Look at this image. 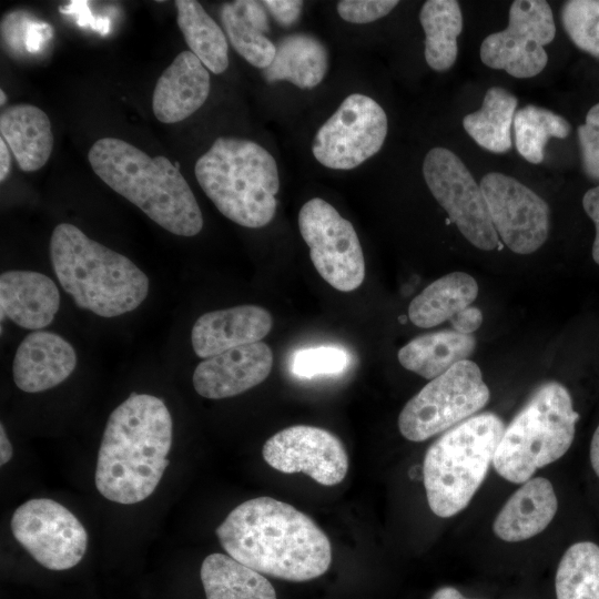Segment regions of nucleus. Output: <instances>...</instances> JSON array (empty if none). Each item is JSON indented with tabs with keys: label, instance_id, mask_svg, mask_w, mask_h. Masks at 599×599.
<instances>
[{
	"label": "nucleus",
	"instance_id": "f257e3e1",
	"mask_svg": "<svg viewBox=\"0 0 599 599\" xmlns=\"http://www.w3.org/2000/svg\"><path fill=\"white\" fill-rule=\"evenodd\" d=\"M216 536L233 559L283 580H312L332 562L331 542L315 521L267 496L235 507L216 528Z\"/></svg>",
	"mask_w": 599,
	"mask_h": 599
},
{
	"label": "nucleus",
	"instance_id": "f03ea898",
	"mask_svg": "<svg viewBox=\"0 0 599 599\" xmlns=\"http://www.w3.org/2000/svg\"><path fill=\"white\" fill-rule=\"evenodd\" d=\"M172 438V417L164 402L132 393L108 418L94 473L99 493L122 505L146 499L169 466Z\"/></svg>",
	"mask_w": 599,
	"mask_h": 599
},
{
	"label": "nucleus",
	"instance_id": "7ed1b4c3",
	"mask_svg": "<svg viewBox=\"0 0 599 599\" xmlns=\"http://www.w3.org/2000/svg\"><path fill=\"white\" fill-rule=\"evenodd\" d=\"M88 158L108 186L161 227L180 236H194L202 230L197 201L179 167L165 156L152 158L124 140L101 138Z\"/></svg>",
	"mask_w": 599,
	"mask_h": 599
},
{
	"label": "nucleus",
	"instance_id": "20e7f679",
	"mask_svg": "<svg viewBox=\"0 0 599 599\" xmlns=\"http://www.w3.org/2000/svg\"><path fill=\"white\" fill-rule=\"evenodd\" d=\"M49 251L61 287L80 308L115 317L134 311L148 296L149 278L144 272L75 225H57Z\"/></svg>",
	"mask_w": 599,
	"mask_h": 599
},
{
	"label": "nucleus",
	"instance_id": "39448f33",
	"mask_svg": "<svg viewBox=\"0 0 599 599\" xmlns=\"http://www.w3.org/2000/svg\"><path fill=\"white\" fill-rule=\"evenodd\" d=\"M194 173L206 196L232 222L258 229L273 220L278 169L273 155L258 143L220 136L197 159Z\"/></svg>",
	"mask_w": 599,
	"mask_h": 599
},
{
	"label": "nucleus",
	"instance_id": "423d86ee",
	"mask_svg": "<svg viewBox=\"0 0 599 599\" xmlns=\"http://www.w3.org/2000/svg\"><path fill=\"white\" fill-rule=\"evenodd\" d=\"M505 425L494 413L471 416L427 449L423 480L430 510L455 516L468 506L493 465Z\"/></svg>",
	"mask_w": 599,
	"mask_h": 599
},
{
	"label": "nucleus",
	"instance_id": "0eeeda50",
	"mask_svg": "<svg viewBox=\"0 0 599 599\" xmlns=\"http://www.w3.org/2000/svg\"><path fill=\"white\" fill-rule=\"evenodd\" d=\"M578 419L568 389L558 382L544 383L505 427L494 468L506 480L524 484L568 451Z\"/></svg>",
	"mask_w": 599,
	"mask_h": 599
},
{
	"label": "nucleus",
	"instance_id": "6e6552de",
	"mask_svg": "<svg viewBox=\"0 0 599 599\" xmlns=\"http://www.w3.org/2000/svg\"><path fill=\"white\" fill-rule=\"evenodd\" d=\"M489 397L478 365L458 362L406 403L398 416L399 432L410 441L426 440L474 416Z\"/></svg>",
	"mask_w": 599,
	"mask_h": 599
},
{
	"label": "nucleus",
	"instance_id": "1a4fd4ad",
	"mask_svg": "<svg viewBox=\"0 0 599 599\" xmlns=\"http://www.w3.org/2000/svg\"><path fill=\"white\" fill-rule=\"evenodd\" d=\"M298 229L318 274L332 287L352 292L365 277V261L353 224L321 197L300 210Z\"/></svg>",
	"mask_w": 599,
	"mask_h": 599
},
{
	"label": "nucleus",
	"instance_id": "9d476101",
	"mask_svg": "<svg viewBox=\"0 0 599 599\" xmlns=\"http://www.w3.org/2000/svg\"><path fill=\"white\" fill-rule=\"evenodd\" d=\"M423 175L433 196L467 241L483 251L498 246L499 236L480 185L454 152L443 146L429 150Z\"/></svg>",
	"mask_w": 599,
	"mask_h": 599
},
{
	"label": "nucleus",
	"instance_id": "9b49d317",
	"mask_svg": "<svg viewBox=\"0 0 599 599\" xmlns=\"http://www.w3.org/2000/svg\"><path fill=\"white\" fill-rule=\"evenodd\" d=\"M387 131L383 108L368 95L353 93L316 132L313 155L328 169L352 170L382 149Z\"/></svg>",
	"mask_w": 599,
	"mask_h": 599
},
{
	"label": "nucleus",
	"instance_id": "f8f14e48",
	"mask_svg": "<svg viewBox=\"0 0 599 599\" xmlns=\"http://www.w3.org/2000/svg\"><path fill=\"white\" fill-rule=\"evenodd\" d=\"M556 34L554 14L545 0H516L509 9L505 30L487 35L481 42V62L505 70L514 78H531L548 62L544 49Z\"/></svg>",
	"mask_w": 599,
	"mask_h": 599
},
{
	"label": "nucleus",
	"instance_id": "ddd939ff",
	"mask_svg": "<svg viewBox=\"0 0 599 599\" xmlns=\"http://www.w3.org/2000/svg\"><path fill=\"white\" fill-rule=\"evenodd\" d=\"M10 526L16 540L47 569H70L87 551L85 528L67 507L52 499L23 502L14 510Z\"/></svg>",
	"mask_w": 599,
	"mask_h": 599
},
{
	"label": "nucleus",
	"instance_id": "4468645a",
	"mask_svg": "<svg viewBox=\"0 0 599 599\" xmlns=\"http://www.w3.org/2000/svg\"><path fill=\"white\" fill-rule=\"evenodd\" d=\"M480 189L494 227L505 245L517 254L536 252L547 240L550 211L546 201L518 180L490 172Z\"/></svg>",
	"mask_w": 599,
	"mask_h": 599
},
{
	"label": "nucleus",
	"instance_id": "2eb2a0df",
	"mask_svg": "<svg viewBox=\"0 0 599 599\" xmlns=\"http://www.w3.org/2000/svg\"><path fill=\"white\" fill-rule=\"evenodd\" d=\"M262 455L272 468L285 474L304 473L324 486L342 483L348 470L343 443L315 426L295 425L277 432L265 441Z\"/></svg>",
	"mask_w": 599,
	"mask_h": 599
},
{
	"label": "nucleus",
	"instance_id": "dca6fc26",
	"mask_svg": "<svg viewBox=\"0 0 599 599\" xmlns=\"http://www.w3.org/2000/svg\"><path fill=\"white\" fill-rule=\"evenodd\" d=\"M272 366L271 347L263 342L252 343L205 358L194 369L192 383L205 398H227L264 382Z\"/></svg>",
	"mask_w": 599,
	"mask_h": 599
},
{
	"label": "nucleus",
	"instance_id": "f3484780",
	"mask_svg": "<svg viewBox=\"0 0 599 599\" xmlns=\"http://www.w3.org/2000/svg\"><path fill=\"white\" fill-rule=\"evenodd\" d=\"M77 366V353L62 336L33 331L19 344L12 362L13 382L26 393H40L65 380Z\"/></svg>",
	"mask_w": 599,
	"mask_h": 599
},
{
	"label": "nucleus",
	"instance_id": "a211bd4d",
	"mask_svg": "<svg viewBox=\"0 0 599 599\" xmlns=\"http://www.w3.org/2000/svg\"><path fill=\"white\" fill-rule=\"evenodd\" d=\"M271 313L257 305H240L201 315L191 331L193 351L209 358L225 351L261 342L272 329Z\"/></svg>",
	"mask_w": 599,
	"mask_h": 599
},
{
	"label": "nucleus",
	"instance_id": "6ab92c4d",
	"mask_svg": "<svg viewBox=\"0 0 599 599\" xmlns=\"http://www.w3.org/2000/svg\"><path fill=\"white\" fill-rule=\"evenodd\" d=\"M211 80L207 69L191 51H182L158 79L152 109L162 123H176L206 101Z\"/></svg>",
	"mask_w": 599,
	"mask_h": 599
},
{
	"label": "nucleus",
	"instance_id": "aec40b11",
	"mask_svg": "<svg viewBox=\"0 0 599 599\" xmlns=\"http://www.w3.org/2000/svg\"><path fill=\"white\" fill-rule=\"evenodd\" d=\"M60 293L47 275L34 271H7L0 275V316L18 326L40 331L59 311Z\"/></svg>",
	"mask_w": 599,
	"mask_h": 599
},
{
	"label": "nucleus",
	"instance_id": "412c9836",
	"mask_svg": "<svg viewBox=\"0 0 599 599\" xmlns=\"http://www.w3.org/2000/svg\"><path fill=\"white\" fill-rule=\"evenodd\" d=\"M557 509L551 483L544 477L530 478L505 502L494 521V532L509 542L527 540L547 528Z\"/></svg>",
	"mask_w": 599,
	"mask_h": 599
},
{
	"label": "nucleus",
	"instance_id": "4be33fe9",
	"mask_svg": "<svg viewBox=\"0 0 599 599\" xmlns=\"http://www.w3.org/2000/svg\"><path fill=\"white\" fill-rule=\"evenodd\" d=\"M0 133L22 171H38L48 162L53 134L48 115L38 106L21 103L4 109Z\"/></svg>",
	"mask_w": 599,
	"mask_h": 599
},
{
	"label": "nucleus",
	"instance_id": "5701e85b",
	"mask_svg": "<svg viewBox=\"0 0 599 599\" xmlns=\"http://www.w3.org/2000/svg\"><path fill=\"white\" fill-rule=\"evenodd\" d=\"M272 63L263 70L267 83L288 81L300 89H313L326 75V47L308 33H292L278 40Z\"/></svg>",
	"mask_w": 599,
	"mask_h": 599
},
{
	"label": "nucleus",
	"instance_id": "b1692460",
	"mask_svg": "<svg viewBox=\"0 0 599 599\" xmlns=\"http://www.w3.org/2000/svg\"><path fill=\"white\" fill-rule=\"evenodd\" d=\"M478 295L476 280L465 272L448 273L426 286L408 306V317L417 327L429 328L450 323Z\"/></svg>",
	"mask_w": 599,
	"mask_h": 599
},
{
	"label": "nucleus",
	"instance_id": "393cba45",
	"mask_svg": "<svg viewBox=\"0 0 599 599\" xmlns=\"http://www.w3.org/2000/svg\"><path fill=\"white\" fill-rule=\"evenodd\" d=\"M475 348L473 334L443 329L415 337L398 351L397 358L407 370L434 379L456 363L468 359Z\"/></svg>",
	"mask_w": 599,
	"mask_h": 599
},
{
	"label": "nucleus",
	"instance_id": "a878e982",
	"mask_svg": "<svg viewBox=\"0 0 599 599\" xmlns=\"http://www.w3.org/2000/svg\"><path fill=\"white\" fill-rule=\"evenodd\" d=\"M200 577L206 599H276L274 587L262 573L229 555H209Z\"/></svg>",
	"mask_w": 599,
	"mask_h": 599
},
{
	"label": "nucleus",
	"instance_id": "bb28decb",
	"mask_svg": "<svg viewBox=\"0 0 599 599\" xmlns=\"http://www.w3.org/2000/svg\"><path fill=\"white\" fill-rule=\"evenodd\" d=\"M419 21L425 33L427 64L435 71H447L457 59V38L463 30L459 3L455 0H427L420 9Z\"/></svg>",
	"mask_w": 599,
	"mask_h": 599
},
{
	"label": "nucleus",
	"instance_id": "cd10ccee",
	"mask_svg": "<svg viewBox=\"0 0 599 599\" xmlns=\"http://www.w3.org/2000/svg\"><path fill=\"white\" fill-rule=\"evenodd\" d=\"M518 101L508 90L491 87L481 108L464 116L463 126L483 149L505 153L511 149V129Z\"/></svg>",
	"mask_w": 599,
	"mask_h": 599
},
{
	"label": "nucleus",
	"instance_id": "c85d7f7f",
	"mask_svg": "<svg viewBox=\"0 0 599 599\" xmlns=\"http://www.w3.org/2000/svg\"><path fill=\"white\" fill-rule=\"evenodd\" d=\"M177 24L190 51L215 74L229 67L226 37L219 24L195 0H176Z\"/></svg>",
	"mask_w": 599,
	"mask_h": 599
},
{
	"label": "nucleus",
	"instance_id": "c756f323",
	"mask_svg": "<svg viewBox=\"0 0 599 599\" xmlns=\"http://www.w3.org/2000/svg\"><path fill=\"white\" fill-rule=\"evenodd\" d=\"M555 587L557 599H599V546L571 545L558 565Z\"/></svg>",
	"mask_w": 599,
	"mask_h": 599
},
{
	"label": "nucleus",
	"instance_id": "7c9ffc66",
	"mask_svg": "<svg viewBox=\"0 0 599 599\" xmlns=\"http://www.w3.org/2000/svg\"><path fill=\"white\" fill-rule=\"evenodd\" d=\"M571 125L561 115L528 104L516 111L514 118L515 145L519 154L532 164L544 160V150L549 139H565Z\"/></svg>",
	"mask_w": 599,
	"mask_h": 599
},
{
	"label": "nucleus",
	"instance_id": "2f4dec72",
	"mask_svg": "<svg viewBox=\"0 0 599 599\" xmlns=\"http://www.w3.org/2000/svg\"><path fill=\"white\" fill-rule=\"evenodd\" d=\"M221 20L231 44L250 64L264 70L272 63L275 44L247 22L234 3L222 7Z\"/></svg>",
	"mask_w": 599,
	"mask_h": 599
},
{
	"label": "nucleus",
	"instance_id": "473e14b6",
	"mask_svg": "<svg viewBox=\"0 0 599 599\" xmlns=\"http://www.w3.org/2000/svg\"><path fill=\"white\" fill-rule=\"evenodd\" d=\"M562 26L582 51L599 55V0H570L561 10Z\"/></svg>",
	"mask_w": 599,
	"mask_h": 599
},
{
	"label": "nucleus",
	"instance_id": "72a5a7b5",
	"mask_svg": "<svg viewBox=\"0 0 599 599\" xmlns=\"http://www.w3.org/2000/svg\"><path fill=\"white\" fill-rule=\"evenodd\" d=\"M349 364V355L336 346H318L297 351L291 359V372L298 377L342 373Z\"/></svg>",
	"mask_w": 599,
	"mask_h": 599
},
{
	"label": "nucleus",
	"instance_id": "f704fd0d",
	"mask_svg": "<svg viewBox=\"0 0 599 599\" xmlns=\"http://www.w3.org/2000/svg\"><path fill=\"white\" fill-rule=\"evenodd\" d=\"M578 139L586 175L599 180V103L588 111L585 123L578 128Z\"/></svg>",
	"mask_w": 599,
	"mask_h": 599
},
{
	"label": "nucleus",
	"instance_id": "c9c22d12",
	"mask_svg": "<svg viewBox=\"0 0 599 599\" xmlns=\"http://www.w3.org/2000/svg\"><path fill=\"white\" fill-rule=\"evenodd\" d=\"M397 4L396 0H342L336 10L347 22L368 23L387 16Z\"/></svg>",
	"mask_w": 599,
	"mask_h": 599
},
{
	"label": "nucleus",
	"instance_id": "e433bc0d",
	"mask_svg": "<svg viewBox=\"0 0 599 599\" xmlns=\"http://www.w3.org/2000/svg\"><path fill=\"white\" fill-rule=\"evenodd\" d=\"M30 18L26 12L16 11L6 16L1 22L3 42L12 53L21 54L26 50V33Z\"/></svg>",
	"mask_w": 599,
	"mask_h": 599
},
{
	"label": "nucleus",
	"instance_id": "4c0bfd02",
	"mask_svg": "<svg viewBox=\"0 0 599 599\" xmlns=\"http://www.w3.org/2000/svg\"><path fill=\"white\" fill-rule=\"evenodd\" d=\"M263 4L280 26L287 28L298 20L304 2L297 0H266L263 1Z\"/></svg>",
	"mask_w": 599,
	"mask_h": 599
},
{
	"label": "nucleus",
	"instance_id": "58836bf2",
	"mask_svg": "<svg viewBox=\"0 0 599 599\" xmlns=\"http://www.w3.org/2000/svg\"><path fill=\"white\" fill-rule=\"evenodd\" d=\"M241 14L256 30L265 33L270 30L267 14L263 2L260 1H235L233 2Z\"/></svg>",
	"mask_w": 599,
	"mask_h": 599
},
{
	"label": "nucleus",
	"instance_id": "ea45409f",
	"mask_svg": "<svg viewBox=\"0 0 599 599\" xmlns=\"http://www.w3.org/2000/svg\"><path fill=\"white\" fill-rule=\"evenodd\" d=\"M582 206L596 227L592 258L599 265V185L588 190L582 197Z\"/></svg>",
	"mask_w": 599,
	"mask_h": 599
},
{
	"label": "nucleus",
	"instance_id": "a19ab883",
	"mask_svg": "<svg viewBox=\"0 0 599 599\" xmlns=\"http://www.w3.org/2000/svg\"><path fill=\"white\" fill-rule=\"evenodd\" d=\"M50 35L51 27L49 24L30 20L24 40L26 50L31 53L38 52Z\"/></svg>",
	"mask_w": 599,
	"mask_h": 599
},
{
	"label": "nucleus",
	"instance_id": "79ce46f5",
	"mask_svg": "<svg viewBox=\"0 0 599 599\" xmlns=\"http://www.w3.org/2000/svg\"><path fill=\"white\" fill-rule=\"evenodd\" d=\"M483 323V314L477 307H468L463 311L453 322V329L464 333L473 334L477 331Z\"/></svg>",
	"mask_w": 599,
	"mask_h": 599
},
{
	"label": "nucleus",
	"instance_id": "37998d69",
	"mask_svg": "<svg viewBox=\"0 0 599 599\" xmlns=\"http://www.w3.org/2000/svg\"><path fill=\"white\" fill-rule=\"evenodd\" d=\"M13 455V448L6 433L4 426L0 425V465H6Z\"/></svg>",
	"mask_w": 599,
	"mask_h": 599
},
{
	"label": "nucleus",
	"instance_id": "c03bdc74",
	"mask_svg": "<svg viewBox=\"0 0 599 599\" xmlns=\"http://www.w3.org/2000/svg\"><path fill=\"white\" fill-rule=\"evenodd\" d=\"M11 169V155L4 140L0 139V181L3 182Z\"/></svg>",
	"mask_w": 599,
	"mask_h": 599
},
{
	"label": "nucleus",
	"instance_id": "a18cd8bd",
	"mask_svg": "<svg viewBox=\"0 0 599 599\" xmlns=\"http://www.w3.org/2000/svg\"><path fill=\"white\" fill-rule=\"evenodd\" d=\"M590 463L593 471L599 477V425L596 428L590 443Z\"/></svg>",
	"mask_w": 599,
	"mask_h": 599
},
{
	"label": "nucleus",
	"instance_id": "49530a36",
	"mask_svg": "<svg viewBox=\"0 0 599 599\" xmlns=\"http://www.w3.org/2000/svg\"><path fill=\"white\" fill-rule=\"evenodd\" d=\"M430 599H467L454 587H441L434 592Z\"/></svg>",
	"mask_w": 599,
	"mask_h": 599
},
{
	"label": "nucleus",
	"instance_id": "de8ad7c7",
	"mask_svg": "<svg viewBox=\"0 0 599 599\" xmlns=\"http://www.w3.org/2000/svg\"><path fill=\"white\" fill-rule=\"evenodd\" d=\"M0 97H1L0 104L6 103L7 97H6V93L3 92V90H0Z\"/></svg>",
	"mask_w": 599,
	"mask_h": 599
}]
</instances>
